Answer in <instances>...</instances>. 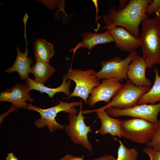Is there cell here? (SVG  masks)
I'll return each mask as SVG.
<instances>
[{"instance_id":"1","label":"cell","mask_w":160,"mask_h":160,"mask_svg":"<svg viewBox=\"0 0 160 160\" xmlns=\"http://www.w3.org/2000/svg\"><path fill=\"white\" fill-rule=\"evenodd\" d=\"M152 1L130 0L121 10L110 8L103 16V22L106 25L102 28L107 30L114 27L124 28L131 34L139 38V26L142 22L148 17L146 13L147 6Z\"/></svg>"},{"instance_id":"26","label":"cell","mask_w":160,"mask_h":160,"mask_svg":"<svg viewBox=\"0 0 160 160\" xmlns=\"http://www.w3.org/2000/svg\"><path fill=\"white\" fill-rule=\"evenodd\" d=\"M116 159L112 155H107L92 160H116Z\"/></svg>"},{"instance_id":"29","label":"cell","mask_w":160,"mask_h":160,"mask_svg":"<svg viewBox=\"0 0 160 160\" xmlns=\"http://www.w3.org/2000/svg\"><path fill=\"white\" fill-rule=\"evenodd\" d=\"M155 13L156 15L155 17L157 19L160 24V13L157 12Z\"/></svg>"},{"instance_id":"21","label":"cell","mask_w":160,"mask_h":160,"mask_svg":"<svg viewBox=\"0 0 160 160\" xmlns=\"http://www.w3.org/2000/svg\"><path fill=\"white\" fill-rule=\"evenodd\" d=\"M118 141L120 145L116 160H137L138 153L135 148H127L121 140H118Z\"/></svg>"},{"instance_id":"7","label":"cell","mask_w":160,"mask_h":160,"mask_svg":"<svg viewBox=\"0 0 160 160\" xmlns=\"http://www.w3.org/2000/svg\"><path fill=\"white\" fill-rule=\"evenodd\" d=\"M136 51L129 53L128 55L122 59L119 57L103 60L101 63V69L94 73L99 79L114 78L121 82L127 79V72L128 67L133 59L137 55Z\"/></svg>"},{"instance_id":"28","label":"cell","mask_w":160,"mask_h":160,"mask_svg":"<svg viewBox=\"0 0 160 160\" xmlns=\"http://www.w3.org/2000/svg\"><path fill=\"white\" fill-rule=\"evenodd\" d=\"M118 10H120L123 9L126 6V4L127 3V0H120Z\"/></svg>"},{"instance_id":"6","label":"cell","mask_w":160,"mask_h":160,"mask_svg":"<svg viewBox=\"0 0 160 160\" xmlns=\"http://www.w3.org/2000/svg\"><path fill=\"white\" fill-rule=\"evenodd\" d=\"M151 87L136 86L127 80L112 99L110 102L99 109L105 110L110 107L120 109L131 108L138 105L140 97L147 92Z\"/></svg>"},{"instance_id":"15","label":"cell","mask_w":160,"mask_h":160,"mask_svg":"<svg viewBox=\"0 0 160 160\" xmlns=\"http://www.w3.org/2000/svg\"><path fill=\"white\" fill-rule=\"evenodd\" d=\"M81 36L83 38L82 41L78 43L75 47L71 49L70 52H73L74 54L76 50L81 47L87 49L90 51L96 45L114 42L108 30L102 33L92 32H87L82 34Z\"/></svg>"},{"instance_id":"5","label":"cell","mask_w":160,"mask_h":160,"mask_svg":"<svg viewBox=\"0 0 160 160\" xmlns=\"http://www.w3.org/2000/svg\"><path fill=\"white\" fill-rule=\"evenodd\" d=\"M95 71L92 69H88L85 71L81 69L70 68L66 74L68 80L73 81L76 86L73 92L68 99L72 97H81L86 104H88V99L92 89L100 83L94 73Z\"/></svg>"},{"instance_id":"25","label":"cell","mask_w":160,"mask_h":160,"mask_svg":"<svg viewBox=\"0 0 160 160\" xmlns=\"http://www.w3.org/2000/svg\"><path fill=\"white\" fill-rule=\"evenodd\" d=\"M60 160H84L82 157L67 155L61 158Z\"/></svg>"},{"instance_id":"3","label":"cell","mask_w":160,"mask_h":160,"mask_svg":"<svg viewBox=\"0 0 160 160\" xmlns=\"http://www.w3.org/2000/svg\"><path fill=\"white\" fill-rule=\"evenodd\" d=\"M59 103L55 106L46 109H43L36 107L31 104L27 105L26 108L38 112L41 117L36 120L34 124L38 128H42L47 126L51 132H53L57 130H64L65 126L57 123L55 118L57 114L60 112L64 111L69 113L77 114L78 111L75 107L80 106L82 102H74L67 103L59 101Z\"/></svg>"},{"instance_id":"19","label":"cell","mask_w":160,"mask_h":160,"mask_svg":"<svg viewBox=\"0 0 160 160\" xmlns=\"http://www.w3.org/2000/svg\"><path fill=\"white\" fill-rule=\"evenodd\" d=\"M55 71L54 67L49 63L36 61L31 68V73L34 75L33 80L35 82L44 85Z\"/></svg>"},{"instance_id":"9","label":"cell","mask_w":160,"mask_h":160,"mask_svg":"<svg viewBox=\"0 0 160 160\" xmlns=\"http://www.w3.org/2000/svg\"><path fill=\"white\" fill-rule=\"evenodd\" d=\"M105 111L110 116L117 117L129 116L142 119L156 124L158 121V115L160 112V102L154 104H142L125 109L110 107Z\"/></svg>"},{"instance_id":"10","label":"cell","mask_w":160,"mask_h":160,"mask_svg":"<svg viewBox=\"0 0 160 160\" xmlns=\"http://www.w3.org/2000/svg\"><path fill=\"white\" fill-rule=\"evenodd\" d=\"M122 85L114 78L102 79L101 83L92 90L88 99V104L92 107L100 101L108 103Z\"/></svg>"},{"instance_id":"4","label":"cell","mask_w":160,"mask_h":160,"mask_svg":"<svg viewBox=\"0 0 160 160\" xmlns=\"http://www.w3.org/2000/svg\"><path fill=\"white\" fill-rule=\"evenodd\" d=\"M156 126V124L137 118L121 120V136L135 143L147 144L151 140Z\"/></svg>"},{"instance_id":"12","label":"cell","mask_w":160,"mask_h":160,"mask_svg":"<svg viewBox=\"0 0 160 160\" xmlns=\"http://www.w3.org/2000/svg\"><path fill=\"white\" fill-rule=\"evenodd\" d=\"M147 68V64L142 57L137 55L129 65L127 72L128 79L136 86L151 87L152 83L146 76Z\"/></svg>"},{"instance_id":"8","label":"cell","mask_w":160,"mask_h":160,"mask_svg":"<svg viewBox=\"0 0 160 160\" xmlns=\"http://www.w3.org/2000/svg\"><path fill=\"white\" fill-rule=\"evenodd\" d=\"M83 102L79 106V112L68 114L69 124L65 126L66 133L74 143L83 146L90 152L92 151V145L88 139V134L91 132V126H87L84 120L86 118L83 115Z\"/></svg>"},{"instance_id":"23","label":"cell","mask_w":160,"mask_h":160,"mask_svg":"<svg viewBox=\"0 0 160 160\" xmlns=\"http://www.w3.org/2000/svg\"><path fill=\"white\" fill-rule=\"evenodd\" d=\"M143 150L149 156L150 160H160V149L146 146Z\"/></svg>"},{"instance_id":"11","label":"cell","mask_w":160,"mask_h":160,"mask_svg":"<svg viewBox=\"0 0 160 160\" xmlns=\"http://www.w3.org/2000/svg\"><path fill=\"white\" fill-rule=\"evenodd\" d=\"M30 90L26 83H18L10 89H6L0 94V101L9 102L16 108H27L26 101L33 102L34 100L30 96Z\"/></svg>"},{"instance_id":"31","label":"cell","mask_w":160,"mask_h":160,"mask_svg":"<svg viewBox=\"0 0 160 160\" xmlns=\"http://www.w3.org/2000/svg\"></svg>"},{"instance_id":"20","label":"cell","mask_w":160,"mask_h":160,"mask_svg":"<svg viewBox=\"0 0 160 160\" xmlns=\"http://www.w3.org/2000/svg\"><path fill=\"white\" fill-rule=\"evenodd\" d=\"M153 71L155 74L154 83L150 89L140 97L138 105L148 103L154 104L160 102V76L157 68H154Z\"/></svg>"},{"instance_id":"17","label":"cell","mask_w":160,"mask_h":160,"mask_svg":"<svg viewBox=\"0 0 160 160\" xmlns=\"http://www.w3.org/2000/svg\"><path fill=\"white\" fill-rule=\"evenodd\" d=\"M67 80L66 74H65L63 77V81L61 85L54 88L46 87L44 85L35 82L28 77L25 81L30 90H35L39 91L41 93H46L48 94L49 97L53 98L54 95L58 92H63L68 97L70 96L71 93L69 91V87L71 82L70 80L67 81Z\"/></svg>"},{"instance_id":"14","label":"cell","mask_w":160,"mask_h":160,"mask_svg":"<svg viewBox=\"0 0 160 160\" xmlns=\"http://www.w3.org/2000/svg\"><path fill=\"white\" fill-rule=\"evenodd\" d=\"M92 112H96L101 123V127L98 133L104 136L106 134H109L111 136L121 137L120 124L121 120L119 119L112 118L103 109L99 108L92 110H83V114H87Z\"/></svg>"},{"instance_id":"24","label":"cell","mask_w":160,"mask_h":160,"mask_svg":"<svg viewBox=\"0 0 160 160\" xmlns=\"http://www.w3.org/2000/svg\"><path fill=\"white\" fill-rule=\"evenodd\" d=\"M160 7V0H154L148 4L146 8V12L148 14H151L155 13Z\"/></svg>"},{"instance_id":"16","label":"cell","mask_w":160,"mask_h":160,"mask_svg":"<svg viewBox=\"0 0 160 160\" xmlns=\"http://www.w3.org/2000/svg\"><path fill=\"white\" fill-rule=\"evenodd\" d=\"M17 57L15 61L10 68L7 69L5 72L12 73L14 72H17L22 80H25L31 73V65L33 63L32 59L28 57V49L26 48L23 53L21 52L18 47H16Z\"/></svg>"},{"instance_id":"2","label":"cell","mask_w":160,"mask_h":160,"mask_svg":"<svg viewBox=\"0 0 160 160\" xmlns=\"http://www.w3.org/2000/svg\"><path fill=\"white\" fill-rule=\"evenodd\" d=\"M139 39L143 57L147 68L160 64V24L155 18H146L141 23Z\"/></svg>"},{"instance_id":"18","label":"cell","mask_w":160,"mask_h":160,"mask_svg":"<svg viewBox=\"0 0 160 160\" xmlns=\"http://www.w3.org/2000/svg\"><path fill=\"white\" fill-rule=\"evenodd\" d=\"M33 49L36 62L49 63L55 53L53 44L43 39L39 38L35 41Z\"/></svg>"},{"instance_id":"13","label":"cell","mask_w":160,"mask_h":160,"mask_svg":"<svg viewBox=\"0 0 160 160\" xmlns=\"http://www.w3.org/2000/svg\"><path fill=\"white\" fill-rule=\"evenodd\" d=\"M108 30L114 40L116 46L122 51L129 53L136 51L140 47L139 39L124 28L115 26Z\"/></svg>"},{"instance_id":"30","label":"cell","mask_w":160,"mask_h":160,"mask_svg":"<svg viewBox=\"0 0 160 160\" xmlns=\"http://www.w3.org/2000/svg\"><path fill=\"white\" fill-rule=\"evenodd\" d=\"M157 12L160 13V7L156 11L155 13Z\"/></svg>"},{"instance_id":"22","label":"cell","mask_w":160,"mask_h":160,"mask_svg":"<svg viewBox=\"0 0 160 160\" xmlns=\"http://www.w3.org/2000/svg\"><path fill=\"white\" fill-rule=\"evenodd\" d=\"M146 146L160 149V120L156 124V127L150 141Z\"/></svg>"},{"instance_id":"27","label":"cell","mask_w":160,"mask_h":160,"mask_svg":"<svg viewBox=\"0 0 160 160\" xmlns=\"http://www.w3.org/2000/svg\"><path fill=\"white\" fill-rule=\"evenodd\" d=\"M6 160H19L16 157L12 152L8 153L5 158Z\"/></svg>"}]
</instances>
